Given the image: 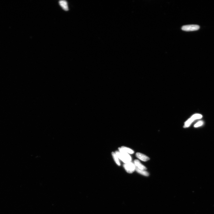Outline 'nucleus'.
Here are the masks:
<instances>
[{
    "instance_id": "8",
    "label": "nucleus",
    "mask_w": 214,
    "mask_h": 214,
    "mask_svg": "<svg viewBox=\"0 0 214 214\" xmlns=\"http://www.w3.org/2000/svg\"><path fill=\"white\" fill-rule=\"evenodd\" d=\"M60 5L63 9L65 10L68 11V8L67 1H59Z\"/></svg>"
},
{
    "instance_id": "3",
    "label": "nucleus",
    "mask_w": 214,
    "mask_h": 214,
    "mask_svg": "<svg viewBox=\"0 0 214 214\" xmlns=\"http://www.w3.org/2000/svg\"><path fill=\"white\" fill-rule=\"evenodd\" d=\"M124 167L127 172L129 173H132L135 170V164L131 162L124 165Z\"/></svg>"
},
{
    "instance_id": "12",
    "label": "nucleus",
    "mask_w": 214,
    "mask_h": 214,
    "mask_svg": "<svg viewBox=\"0 0 214 214\" xmlns=\"http://www.w3.org/2000/svg\"><path fill=\"white\" fill-rule=\"evenodd\" d=\"M203 124V121H199L198 123H197L195 124L194 125V127H200V126H202Z\"/></svg>"
},
{
    "instance_id": "7",
    "label": "nucleus",
    "mask_w": 214,
    "mask_h": 214,
    "mask_svg": "<svg viewBox=\"0 0 214 214\" xmlns=\"http://www.w3.org/2000/svg\"><path fill=\"white\" fill-rule=\"evenodd\" d=\"M115 153L116 154L117 157L126 164H127L130 162L128 161V160L120 152L116 151L115 152Z\"/></svg>"
},
{
    "instance_id": "6",
    "label": "nucleus",
    "mask_w": 214,
    "mask_h": 214,
    "mask_svg": "<svg viewBox=\"0 0 214 214\" xmlns=\"http://www.w3.org/2000/svg\"><path fill=\"white\" fill-rule=\"evenodd\" d=\"M134 163L135 165L140 169L145 170L147 169L146 167L143 165L141 163L140 161L138 160H134Z\"/></svg>"
},
{
    "instance_id": "9",
    "label": "nucleus",
    "mask_w": 214,
    "mask_h": 214,
    "mask_svg": "<svg viewBox=\"0 0 214 214\" xmlns=\"http://www.w3.org/2000/svg\"><path fill=\"white\" fill-rule=\"evenodd\" d=\"M135 170L140 174L144 175L145 176H148L149 175V173L148 172L144 170L140 169L136 167Z\"/></svg>"
},
{
    "instance_id": "10",
    "label": "nucleus",
    "mask_w": 214,
    "mask_h": 214,
    "mask_svg": "<svg viewBox=\"0 0 214 214\" xmlns=\"http://www.w3.org/2000/svg\"><path fill=\"white\" fill-rule=\"evenodd\" d=\"M112 154L115 162L117 164V165H118L119 166H120L121 164L119 161L118 157H117V156L116 154H115V153L113 152H112Z\"/></svg>"
},
{
    "instance_id": "2",
    "label": "nucleus",
    "mask_w": 214,
    "mask_h": 214,
    "mask_svg": "<svg viewBox=\"0 0 214 214\" xmlns=\"http://www.w3.org/2000/svg\"><path fill=\"white\" fill-rule=\"evenodd\" d=\"M199 26L195 25H188L183 26L181 28L183 31H198L199 29Z\"/></svg>"
},
{
    "instance_id": "4",
    "label": "nucleus",
    "mask_w": 214,
    "mask_h": 214,
    "mask_svg": "<svg viewBox=\"0 0 214 214\" xmlns=\"http://www.w3.org/2000/svg\"><path fill=\"white\" fill-rule=\"evenodd\" d=\"M136 156L139 159L144 162L148 161L150 159V158L147 156L140 153H136Z\"/></svg>"
},
{
    "instance_id": "1",
    "label": "nucleus",
    "mask_w": 214,
    "mask_h": 214,
    "mask_svg": "<svg viewBox=\"0 0 214 214\" xmlns=\"http://www.w3.org/2000/svg\"><path fill=\"white\" fill-rule=\"evenodd\" d=\"M202 117V115L200 114H194L188 120L185 122V125L184 126V128H187L189 127L192 123L194 120L197 119L201 118Z\"/></svg>"
},
{
    "instance_id": "5",
    "label": "nucleus",
    "mask_w": 214,
    "mask_h": 214,
    "mask_svg": "<svg viewBox=\"0 0 214 214\" xmlns=\"http://www.w3.org/2000/svg\"><path fill=\"white\" fill-rule=\"evenodd\" d=\"M120 152L127 159L128 161L131 162L132 160V158L130 155L121 148H119Z\"/></svg>"
},
{
    "instance_id": "11",
    "label": "nucleus",
    "mask_w": 214,
    "mask_h": 214,
    "mask_svg": "<svg viewBox=\"0 0 214 214\" xmlns=\"http://www.w3.org/2000/svg\"><path fill=\"white\" fill-rule=\"evenodd\" d=\"M121 148L128 153L132 154L134 153V152L133 150L129 148H128L127 147L122 146L121 147Z\"/></svg>"
}]
</instances>
